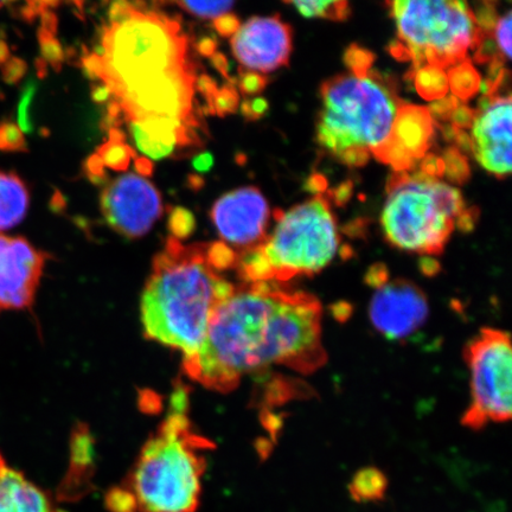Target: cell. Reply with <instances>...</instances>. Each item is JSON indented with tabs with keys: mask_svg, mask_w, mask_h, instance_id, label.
Masks as SVG:
<instances>
[{
	"mask_svg": "<svg viewBox=\"0 0 512 512\" xmlns=\"http://www.w3.org/2000/svg\"><path fill=\"white\" fill-rule=\"evenodd\" d=\"M234 288L211 264L207 243L184 246L170 238L153 260L143 292L145 336L182 351L184 358L194 355Z\"/></svg>",
	"mask_w": 512,
	"mask_h": 512,
	"instance_id": "2",
	"label": "cell"
},
{
	"mask_svg": "<svg viewBox=\"0 0 512 512\" xmlns=\"http://www.w3.org/2000/svg\"><path fill=\"white\" fill-rule=\"evenodd\" d=\"M471 149L477 162L498 178L511 172V96H486L472 123Z\"/></svg>",
	"mask_w": 512,
	"mask_h": 512,
	"instance_id": "14",
	"label": "cell"
},
{
	"mask_svg": "<svg viewBox=\"0 0 512 512\" xmlns=\"http://www.w3.org/2000/svg\"><path fill=\"white\" fill-rule=\"evenodd\" d=\"M3 5H4V3H0V8H2Z\"/></svg>",
	"mask_w": 512,
	"mask_h": 512,
	"instance_id": "57",
	"label": "cell"
},
{
	"mask_svg": "<svg viewBox=\"0 0 512 512\" xmlns=\"http://www.w3.org/2000/svg\"><path fill=\"white\" fill-rule=\"evenodd\" d=\"M240 27V19L234 14H226L214 19V28L222 37L234 36Z\"/></svg>",
	"mask_w": 512,
	"mask_h": 512,
	"instance_id": "37",
	"label": "cell"
},
{
	"mask_svg": "<svg viewBox=\"0 0 512 512\" xmlns=\"http://www.w3.org/2000/svg\"><path fill=\"white\" fill-rule=\"evenodd\" d=\"M420 171L424 172V174L428 176H432L438 178L444 175V163L443 159L434 156L427 155L422 158V162L420 165Z\"/></svg>",
	"mask_w": 512,
	"mask_h": 512,
	"instance_id": "43",
	"label": "cell"
},
{
	"mask_svg": "<svg viewBox=\"0 0 512 512\" xmlns=\"http://www.w3.org/2000/svg\"><path fill=\"white\" fill-rule=\"evenodd\" d=\"M214 165V157L211 153H201V155L196 156L192 159V166L198 172H208L213 168Z\"/></svg>",
	"mask_w": 512,
	"mask_h": 512,
	"instance_id": "46",
	"label": "cell"
},
{
	"mask_svg": "<svg viewBox=\"0 0 512 512\" xmlns=\"http://www.w3.org/2000/svg\"><path fill=\"white\" fill-rule=\"evenodd\" d=\"M447 79L448 87L451 88L453 96H456L457 99H471L482 86L480 76L470 60H465L451 68Z\"/></svg>",
	"mask_w": 512,
	"mask_h": 512,
	"instance_id": "24",
	"label": "cell"
},
{
	"mask_svg": "<svg viewBox=\"0 0 512 512\" xmlns=\"http://www.w3.org/2000/svg\"><path fill=\"white\" fill-rule=\"evenodd\" d=\"M136 6L127 2L113 3L110 9V19L112 24L124 22L125 19L133 14Z\"/></svg>",
	"mask_w": 512,
	"mask_h": 512,
	"instance_id": "44",
	"label": "cell"
},
{
	"mask_svg": "<svg viewBox=\"0 0 512 512\" xmlns=\"http://www.w3.org/2000/svg\"><path fill=\"white\" fill-rule=\"evenodd\" d=\"M322 98L318 143L352 168L379 155L405 104L392 79L373 69L364 75L343 74L324 82Z\"/></svg>",
	"mask_w": 512,
	"mask_h": 512,
	"instance_id": "4",
	"label": "cell"
},
{
	"mask_svg": "<svg viewBox=\"0 0 512 512\" xmlns=\"http://www.w3.org/2000/svg\"><path fill=\"white\" fill-rule=\"evenodd\" d=\"M197 89L203 95V98L207 100V104L209 105L211 99L214 98L215 93L217 92V83L214 79H211L210 76L203 74L200 76V79L197 80Z\"/></svg>",
	"mask_w": 512,
	"mask_h": 512,
	"instance_id": "45",
	"label": "cell"
},
{
	"mask_svg": "<svg viewBox=\"0 0 512 512\" xmlns=\"http://www.w3.org/2000/svg\"><path fill=\"white\" fill-rule=\"evenodd\" d=\"M421 268L426 274H431L439 270V265L437 261L431 258H425L421 260Z\"/></svg>",
	"mask_w": 512,
	"mask_h": 512,
	"instance_id": "54",
	"label": "cell"
},
{
	"mask_svg": "<svg viewBox=\"0 0 512 512\" xmlns=\"http://www.w3.org/2000/svg\"><path fill=\"white\" fill-rule=\"evenodd\" d=\"M35 94V85H31L25 91L21 105H19V124L25 132H31L32 127L29 119V107L31 105L32 96Z\"/></svg>",
	"mask_w": 512,
	"mask_h": 512,
	"instance_id": "42",
	"label": "cell"
},
{
	"mask_svg": "<svg viewBox=\"0 0 512 512\" xmlns=\"http://www.w3.org/2000/svg\"><path fill=\"white\" fill-rule=\"evenodd\" d=\"M453 128L463 131L465 128L472 126L473 119H475V111L467 106H458L451 115Z\"/></svg>",
	"mask_w": 512,
	"mask_h": 512,
	"instance_id": "41",
	"label": "cell"
},
{
	"mask_svg": "<svg viewBox=\"0 0 512 512\" xmlns=\"http://www.w3.org/2000/svg\"><path fill=\"white\" fill-rule=\"evenodd\" d=\"M127 121L139 151L151 159L168 157L176 146L183 147L197 142L191 125L181 120L147 117Z\"/></svg>",
	"mask_w": 512,
	"mask_h": 512,
	"instance_id": "18",
	"label": "cell"
},
{
	"mask_svg": "<svg viewBox=\"0 0 512 512\" xmlns=\"http://www.w3.org/2000/svg\"><path fill=\"white\" fill-rule=\"evenodd\" d=\"M210 217L224 243L239 248L240 253L260 246L267 238L270 208L259 189L228 192L214 204Z\"/></svg>",
	"mask_w": 512,
	"mask_h": 512,
	"instance_id": "12",
	"label": "cell"
},
{
	"mask_svg": "<svg viewBox=\"0 0 512 512\" xmlns=\"http://www.w3.org/2000/svg\"><path fill=\"white\" fill-rule=\"evenodd\" d=\"M268 102L264 98L245 100L241 105V113L249 121L258 120L267 113Z\"/></svg>",
	"mask_w": 512,
	"mask_h": 512,
	"instance_id": "35",
	"label": "cell"
},
{
	"mask_svg": "<svg viewBox=\"0 0 512 512\" xmlns=\"http://www.w3.org/2000/svg\"><path fill=\"white\" fill-rule=\"evenodd\" d=\"M95 153L105 168L114 171H126L132 159L137 157L133 147L125 143L124 133L117 127L111 128L110 138Z\"/></svg>",
	"mask_w": 512,
	"mask_h": 512,
	"instance_id": "22",
	"label": "cell"
},
{
	"mask_svg": "<svg viewBox=\"0 0 512 512\" xmlns=\"http://www.w3.org/2000/svg\"><path fill=\"white\" fill-rule=\"evenodd\" d=\"M267 86L265 76L255 72H243L240 69V78L238 80V87L243 95H256L264 91Z\"/></svg>",
	"mask_w": 512,
	"mask_h": 512,
	"instance_id": "34",
	"label": "cell"
},
{
	"mask_svg": "<svg viewBox=\"0 0 512 512\" xmlns=\"http://www.w3.org/2000/svg\"><path fill=\"white\" fill-rule=\"evenodd\" d=\"M464 356L471 374V403L462 424L477 431L489 422L509 421L512 408L509 334L484 328L466 345Z\"/></svg>",
	"mask_w": 512,
	"mask_h": 512,
	"instance_id": "9",
	"label": "cell"
},
{
	"mask_svg": "<svg viewBox=\"0 0 512 512\" xmlns=\"http://www.w3.org/2000/svg\"><path fill=\"white\" fill-rule=\"evenodd\" d=\"M168 226L171 238L176 240L188 239L196 229V220L190 210L176 207L171 210Z\"/></svg>",
	"mask_w": 512,
	"mask_h": 512,
	"instance_id": "28",
	"label": "cell"
},
{
	"mask_svg": "<svg viewBox=\"0 0 512 512\" xmlns=\"http://www.w3.org/2000/svg\"><path fill=\"white\" fill-rule=\"evenodd\" d=\"M108 226L128 239L142 238L163 213L162 196L155 185L133 174L107 185L100 197Z\"/></svg>",
	"mask_w": 512,
	"mask_h": 512,
	"instance_id": "10",
	"label": "cell"
},
{
	"mask_svg": "<svg viewBox=\"0 0 512 512\" xmlns=\"http://www.w3.org/2000/svg\"><path fill=\"white\" fill-rule=\"evenodd\" d=\"M82 66L83 69H85L88 78L101 81L104 79L105 64L100 55L91 54L83 57Z\"/></svg>",
	"mask_w": 512,
	"mask_h": 512,
	"instance_id": "38",
	"label": "cell"
},
{
	"mask_svg": "<svg viewBox=\"0 0 512 512\" xmlns=\"http://www.w3.org/2000/svg\"><path fill=\"white\" fill-rule=\"evenodd\" d=\"M444 175L448 181L463 184L470 178V166L467 159L456 147H450L444 153Z\"/></svg>",
	"mask_w": 512,
	"mask_h": 512,
	"instance_id": "26",
	"label": "cell"
},
{
	"mask_svg": "<svg viewBox=\"0 0 512 512\" xmlns=\"http://www.w3.org/2000/svg\"><path fill=\"white\" fill-rule=\"evenodd\" d=\"M416 91L426 100H441L447 96L448 79L445 70L426 66L411 73Z\"/></svg>",
	"mask_w": 512,
	"mask_h": 512,
	"instance_id": "23",
	"label": "cell"
},
{
	"mask_svg": "<svg viewBox=\"0 0 512 512\" xmlns=\"http://www.w3.org/2000/svg\"><path fill=\"white\" fill-rule=\"evenodd\" d=\"M322 318V304L313 294L278 283L235 285L200 349L184 358L185 374L228 393L243 377L272 366L315 373L328 361Z\"/></svg>",
	"mask_w": 512,
	"mask_h": 512,
	"instance_id": "1",
	"label": "cell"
},
{
	"mask_svg": "<svg viewBox=\"0 0 512 512\" xmlns=\"http://www.w3.org/2000/svg\"><path fill=\"white\" fill-rule=\"evenodd\" d=\"M434 133V120L426 107L403 104L396 117L392 136L376 159L395 172L412 171L426 156Z\"/></svg>",
	"mask_w": 512,
	"mask_h": 512,
	"instance_id": "17",
	"label": "cell"
},
{
	"mask_svg": "<svg viewBox=\"0 0 512 512\" xmlns=\"http://www.w3.org/2000/svg\"><path fill=\"white\" fill-rule=\"evenodd\" d=\"M0 512H62L37 485L6 463L0 452Z\"/></svg>",
	"mask_w": 512,
	"mask_h": 512,
	"instance_id": "19",
	"label": "cell"
},
{
	"mask_svg": "<svg viewBox=\"0 0 512 512\" xmlns=\"http://www.w3.org/2000/svg\"><path fill=\"white\" fill-rule=\"evenodd\" d=\"M210 59L217 72H219L224 79H229V62L226 55L215 53Z\"/></svg>",
	"mask_w": 512,
	"mask_h": 512,
	"instance_id": "48",
	"label": "cell"
},
{
	"mask_svg": "<svg viewBox=\"0 0 512 512\" xmlns=\"http://www.w3.org/2000/svg\"><path fill=\"white\" fill-rule=\"evenodd\" d=\"M390 8L399 34L390 53L412 61L413 72L426 66L456 67L467 60V51L476 50L482 36L475 12L465 2L398 0Z\"/></svg>",
	"mask_w": 512,
	"mask_h": 512,
	"instance_id": "8",
	"label": "cell"
},
{
	"mask_svg": "<svg viewBox=\"0 0 512 512\" xmlns=\"http://www.w3.org/2000/svg\"><path fill=\"white\" fill-rule=\"evenodd\" d=\"M195 81L194 67L189 63L121 94L117 102L127 120L159 117L196 125L191 114Z\"/></svg>",
	"mask_w": 512,
	"mask_h": 512,
	"instance_id": "11",
	"label": "cell"
},
{
	"mask_svg": "<svg viewBox=\"0 0 512 512\" xmlns=\"http://www.w3.org/2000/svg\"><path fill=\"white\" fill-rule=\"evenodd\" d=\"M375 56L369 50L356 46H351L345 51L344 62L350 69V73L364 75L370 72Z\"/></svg>",
	"mask_w": 512,
	"mask_h": 512,
	"instance_id": "32",
	"label": "cell"
},
{
	"mask_svg": "<svg viewBox=\"0 0 512 512\" xmlns=\"http://www.w3.org/2000/svg\"><path fill=\"white\" fill-rule=\"evenodd\" d=\"M46 260L29 241L0 234V311L34 303Z\"/></svg>",
	"mask_w": 512,
	"mask_h": 512,
	"instance_id": "15",
	"label": "cell"
},
{
	"mask_svg": "<svg viewBox=\"0 0 512 512\" xmlns=\"http://www.w3.org/2000/svg\"><path fill=\"white\" fill-rule=\"evenodd\" d=\"M297 10L306 18H329L332 21H344L350 16V5L342 0L334 2H292Z\"/></svg>",
	"mask_w": 512,
	"mask_h": 512,
	"instance_id": "25",
	"label": "cell"
},
{
	"mask_svg": "<svg viewBox=\"0 0 512 512\" xmlns=\"http://www.w3.org/2000/svg\"><path fill=\"white\" fill-rule=\"evenodd\" d=\"M179 8L188 11L189 14L201 18H219L228 14L233 8V2H179Z\"/></svg>",
	"mask_w": 512,
	"mask_h": 512,
	"instance_id": "31",
	"label": "cell"
},
{
	"mask_svg": "<svg viewBox=\"0 0 512 512\" xmlns=\"http://www.w3.org/2000/svg\"><path fill=\"white\" fill-rule=\"evenodd\" d=\"M189 187L191 190H201L204 185V179L198 175H190L189 176Z\"/></svg>",
	"mask_w": 512,
	"mask_h": 512,
	"instance_id": "55",
	"label": "cell"
},
{
	"mask_svg": "<svg viewBox=\"0 0 512 512\" xmlns=\"http://www.w3.org/2000/svg\"><path fill=\"white\" fill-rule=\"evenodd\" d=\"M181 390L174 409L144 445L125 488L117 489L133 512H195L206 470L204 451L214 445L191 427Z\"/></svg>",
	"mask_w": 512,
	"mask_h": 512,
	"instance_id": "3",
	"label": "cell"
},
{
	"mask_svg": "<svg viewBox=\"0 0 512 512\" xmlns=\"http://www.w3.org/2000/svg\"><path fill=\"white\" fill-rule=\"evenodd\" d=\"M86 174L87 177L96 185H102L107 182L105 166L102 164L101 159L96 155V153L87 159Z\"/></svg>",
	"mask_w": 512,
	"mask_h": 512,
	"instance_id": "39",
	"label": "cell"
},
{
	"mask_svg": "<svg viewBox=\"0 0 512 512\" xmlns=\"http://www.w3.org/2000/svg\"><path fill=\"white\" fill-rule=\"evenodd\" d=\"M374 288L369 316L380 334L390 339H403L425 324L430 307L425 292L418 285L406 279H388Z\"/></svg>",
	"mask_w": 512,
	"mask_h": 512,
	"instance_id": "13",
	"label": "cell"
},
{
	"mask_svg": "<svg viewBox=\"0 0 512 512\" xmlns=\"http://www.w3.org/2000/svg\"><path fill=\"white\" fill-rule=\"evenodd\" d=\"M10 50L3 41H0V63H4L9 60Z\"/></svg>",
	"mask_w": 512,
	"mask_h": 512,
	"instance_id": "56",
	"label": "cell"
},
{
	"mask_svg": "<svg viewBox=\"0 0 512 512\" xmlns=\"http://www.w3.org/2000/svg\"><path fill=\"white\" fill-rule=\"evenodd\" d=\"M306 188L313 192L324 191L326 188V181L323 176L313 175L309 181H307Z\"/></svg>",
	"mask_w": 512,
	"mask_h": 512,
	"instance_id": "53",
	"label": "cell"
},
{
	"mask_svg": "<svg viewBox=\"0 0 512 512\" xmlns=\"http://www.w3.org/2000/svg\"><path fill=\"white\" fill-rule=\"evenodd\" d=\"M38 42H40L43 61L53 67L55 72H60L64 60V51L59 40L50 32L40 29L38 31Z\"/></svg>",
	"mask_w": 512,
	"mask_h": 512,
	"instance_id": "29",
	"label": "cell"
},
{
	"mask_svg": "<svg viewBox=\"0 0 512 512\" xmlns=\"http://www.w3.org/2000/svg\"><path fill=\"white\" fill-rule=\"evenodd\" d=\"M458 106V99L456 96L451 95L435 102L428 111H430L433 119L446 120L451 118L452 113Z\"/></svg>",
	"mask_w": 512,
	"mask_h": 512,
	"instance_id": "36",
	"label": "cell"
},
{
	"mask_svg": "<svg viewBox=\"0 0 512 512\" xmlns=\"http://www.w3.org/2000/svg\"><path fill=\"white\" fill-rule=\"evenodd\" d=\"M352 195V184L351 182L343 183L339 185L337 189L334 190V201L337 206H344L350 200Z\"/></svg>",
	"mask_w": 512,
	"mask_h": 512,
	"instance_id": "47",
	"label": "cell"
},
{
	"mask_svg": "<svg viewBox=\"0 0 512 512\" xmlns=\"http://www.w3.org/2000/svg\"><path fill=\"white\" fill-rule=\"evenodd\" d=\"M240 96L232 83L217 89L214 98L211 99L209 107V114H216L224 118L227 115L234 114L239 108Z\"/></svg>",
	"mask_w": 512,
	"mask_h": 512,
	"instance_id": "27",
	"label": "cell"
},
{
	"mask_svg": "<svg viewBox=\"0 0 512 512\" xmlns=\"http://www.w3.org/2000/svg\"><path fill=\"white\" fill-rule=\"evenodd\" d=\"M511 22L512 16L509 11L507 15L498 19L492 37L495 38L496 46L499 49V55L505 60L511 57Z\"/></svg>",
	"mask_w": 512,
	"mask_h": 512,
	"instance_id": "33",
	"label": "cell"
},
{
	"mask_svg": "<svg viewBox=\"0 0 512 512\" xmlns=\"http://www.w3.org/2000/svg\"><path fill=\"white\" fill-rule=\"evenodd\" d=\"M29 191L15 172L0 170V232L14 228L27 216Z\"/></svg>",
	"mask_w": 512,
	"mask_h": 512,
	"instance_id": "20",
	"label": "cell"
},
{
	"mask_svg": "<svg viewBox=\"0 0 512 512\" xmlns=\"http://www.w3.org/2000/svg\"><path fill=\"white\" fill-rule=\"evenodd\" d=\"M111 89L108 88L105 83L100 86H95L92 89V99L96 104H104L108 99L111 98Z\"/></svg>",
	"mask_w": 512,
	"mask_h": 512,
	"instance_id": "51",
	"label": "cell"
},
{
	"mask_svg": "<svg viewBox=\"0 0 512 512\" xmlns=\"http://www.w3.org/2000/svg\"><path fill=\"white\" fill-rule=\"evenodd\" d=\"M196 48L203 57H211L216 53L217 42L213 38L204 37L197 43Z\"/></svg>",
	"mask_w": 512,
	"mask_h": 512,
	"instance_id": "49",
	"label": "cell"
},
{
	"mask_svg": "<svg viewBox=\"0 0 512 512\" xmlns=\"http://www.w3.org/2000/svg\"><path fill=\"white\" fill-rule=\"evenodd\" d=\"M0 150L6 152H27V142L19 125L12 121H0Z\"/></svg>",
	"mask_w": 512,
	"mask_h": 512,
	"instance_id": "30",
	"label": "cell"
},
{
	"mask_svg": "<svg viewBox=\"0 0 512 512\" xmlns=\"http://www.w3.org/2000/svg\"><path fill=\"white\" fill-rule=\"evenodd\" d=\"M28 66L21 59H11L3 69V75L6 82L16 83L27 73Z\"/></svg>",
	"mask_w": 512,
	"mask_h": 512,
	"instance_id": "40",
	"label": "cell"
},
{
	"mask_svg": "<svg viewBox=\"0 0 512 512\" xmlns=\"http://www.w3.org/2000/svg\"><path fill=\"white\" fill-rule=\"evenodd\" d=\"M134 168L143 176H152L153 164L149 158L136 157L134 158Z\"/></svg>",
	"mask_w": 512,
	"mask_h": 512,
	"instance_id": "52",
	"label": "cell"
},
{
	"mask_svg": "<svg viewBox=\"0 0 512 512\" xmlns=\"http://www.w3.org/2000/svg\"><path fill=\"white\" fill-rule=\"evenodd\" d=\"M41 29L50 32V34L56 35L57 32V16L51 9L43 12Z\"/></svg>",
	"mask_w": 512,
	"mask_h": 512,
	"instance_id": "50",
	"label": "cell"
},
{
	"mask_svg": "<svg viewBox=\"0 0 512 512\" xmlns=\"http://www.w3.org/2000/svg\"><path fill=\"white\" fill-rule=\"evenodd\" d=\"M232 49L243 67L271 73L290 60L292 29L279 16L254 17L233 36Z\"/></svg>",
	"mask_w": 512,
	"mask_h": 512,
	"instance_id": "16",
	"label": "cell"
},
{
	"mask_svg": "<svg viewBox=\"0 0 512 512\" xmlns=\"http://www.w3.org/2000/svg\"><path fill=\"white\" fill-rule=\"evenodd\" d=\"M388 480L375 467H366L352 478L349 491L352 499L360 503L379 502L386 495Z\"/></svg>",
	"mask_w": 512,
	"mask_h": 512,
	"instance_id": "21",
	"label": "cell"
},
{
	"mask_svg": "<svg viewBox=\"0 0 512 512\" xmlns=\"http://www.w3.org/2000/svg\"><path fill=\"white\" fill-rule=\"evenodd\" d=\"M278 224L260 246L239 254L236 271L243 283L283 284L298 275L324 270L339 248L330 204L317 195L287 213L275 210Z\"/></svg>",
	"mask_w": 512,
	"mask_h": 512,
	"instance_id": "5",
	"label": "cell"
},
{
	"mask_svg": "<svg viewBox=\"0 0 512 512\" xmlns=\"http://www.w3.org/2000/svg\"><path fill=\"white\" fill-rule=\"evenodd\" d=\"M387 192L381 219L387 240L403 251L443 254L466 210L460 191L418 170L394 171Z\"/></svg>",
	"mask_w": 512,
	"mask_h": 512,
	"instance_id": "6",
	"label": "cell"
},
{
	"mask_svg": "<svg viewBox=\"0 0 512 512\" xmlns=\"http://www.w3.org/2000/svg\"><path fill=\"white\" fill-rule=\"evenodd\" d=\"M102 46V82L115 98L190 63L181 25L158 12L134 10L124 22L111 24Z\"/></svg>",
	"mask_w": 512,
	"mask_h": 512,
	"instance_id": "7",
	"label": "cell"
}]
</instances>
